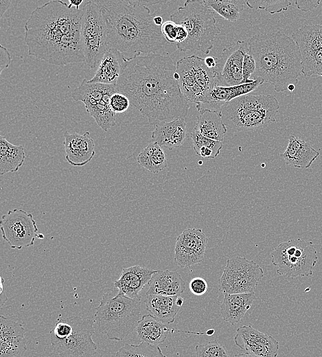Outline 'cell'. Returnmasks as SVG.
I'll list each match as a JSON object with an SVG mask.
<instances>
[{
    "instance_id": "8d00e7d4",
    "label": "cell",
    "mask_w": 322,
    "mask_h": 357,
    "mask_svg": "<svg viewBox=\"0 0 322 357\" xmlns=\"http://www.w3.org/2000/svg\"><path fill=\"white\" fill-rule=\"evenodd\" d=\"M196 357H230L225 347L213 340L195 347Z\"/></svg>"
},
{
    "instance_id": "5b68a950",
    "label": "cell",
    "mask_w": 322,
    "mask_h": 357,
    "mask_svg": "<svg viewBox=\"0 0 322 357\" xmlns=\"http://www.w3.org/2000/svg\"><path fill=\"white\" fill-rule=\"evenodd\" d=\"M214 13L204 0H187L170 14V21L183 25L188 34L185 41L176 44L179 51H200L205 54L210 52L214 41L220 32Z\"/></svg>"
},
{
    "instance_id": "e0dca14e",
    "label": "cell",
    "mask_w": 322,
    "mask_h": 357,
    "mask_svg": "<svg viewBox=\"0 0 322 357\" xmlns=\"http://www.w3.org/2000/svg\"><path fill=\"white\" fill-rule=\"evenodd\" d=\"M23 325L0 316V357H21L27 349Z\"/></svg>"
},
{
    "instance_id": "44dd1931",
    "label": "cell",
    "mask_w": 322,
    "mask_h": 357,
    "mask_svg": "<svg viewBox=\"0 0 322 357\" xmlns=\"http://www.w3.org/2000/svg\"><path fill=\"white\" fill-rule=\"evenodd\" d=\"M319 156L308 142L293 135L290 136L288 143L281 157L288 165L297 168H309Z\"/></svg>"
},
{
    "instance_id": "d4e9b609",
    "label": "cell",
    "mask_w": 322,
    "mask_h": 357,
    "mask_svg": "<svg viewBox=\"0 0 322 357\" xmlns=\"http://www.w3.org/2000/svg\"><path fill=\"white\" fill-rule=\"evenodd\" d=\"M178 296L147 295L144 301L146 310L159 322L169 325L172 323L181 307L176 304Z\"/></svg>"
},
{
    "instance_id": "e575fe53",
    "label": "cell",
    "mask_w": 322,
    "mask_h": 357,
    "mask_svg": "<svg viewBox=\"0 0 322 357\" xmlns=\"http://www.w3.org/2000/svg\"><path fill=\"white\" fill-rule=\"evenodd\" d=\"M301 57L302 74L306 77L322 76V47L301 55Z\"/></svg>"
},
{
    "instance_id": "ffe728a7",
    "label": "cell",
    "mask_w": 322,
    "mask_h": 357,
    "mask_svg": "<svg viewBox=\"0 0 322 357\" xmlns=\"http://www.w3.org/2000/svg\"><path fill=\"white\" fill-rule=\"evenodd\" d=\"M126 64V58L115 49L107 48L90 82L116 85Z\"/></svg>"
},
{
    "instance_id": "ac0fdd59",
    "label": "cell",
    "mask_w": 322,
    "mask_h": 357,
    "mask_svg": "<svg viewBox=\"0 0 322 357\" xmlns=\"http://www.w3.org/2000/svg\"><path fill=\"white\" fill-rule=\"evenodd\" d=\"M65 159L73 166H83L87 164L95 155V143L89 131L83 135L78 133H64L63 141Z\"/></svg>"
},
{
    "instance_id": "7a4b0ae2",
    "label": "cell",
    "mask_w": 322,
    "mask_h": 357,
    "mask_svg": "<svg viewBox=\"0 0 322 357\" xmlns=\"http://www.w3.org/2000/svg\"><path fill=\"white\" fill-rule=\"evenodd\" d=\"M83 10L60 0L36 7L25 24L29 56L56 66L85 62L81 45Z\"/></svg>"
},
{
    "instance_id": "b9f144b4",
    "label": "cell",
    "mask_w": 322,
    "mask_h": 357,
    "mask_svg": "<svg viewBox=\"0 0 322 357\" xmlns=\"http://www.w3.org/2000/svg\"><path fill=\"white\" fill-rule=\"evenodd\" d=\"M189 287L192 294L200 296L207 292L208 285L203 278L198 277L190 281Z\"/></svg>"
},
{
    "instance_id": "4dcf8cb0",
    "label": "cell",
    "mask_w": 322,
    "mask_h": 357,
    "mask_svg": "<svg viewBox=\"0 0 322 357\" xmlns=\"http://www.w3.org/2000/svg\"><path fill=\"white\" fill-rule=\"evenodd\" d=\"M300 55L322 47V25H306L292 34Z\"/></svg>"
},
{
    "instance_id": "f1b7e54d",
    "label": "cell",
    "mask_w": 322,
    "mask_h": 357,
    "mask_svg": "<svg viewBox=\"0 0 322 357\" xmlns=\"http://www.w3.org/2000/svg\"><path fill=\"white\" fill-rule=\"evenodd\" d=\"M263 83L262 80L257 79L252 82L232 87H222L216 84L211 89L207 102L205 103L213 102L225 104L235 98L247 95Z\"/></svg>"
},
{
    "instance_id": "11a10c76",
    "label": "cell",
    "mask_w": 322,
    "mask_h": 357,
    "mask_svg": "<svg viewBox=\"0 0 322 357\" xmlns=\"http://www.w3.org/2000/svg\"><path fill=\"white\" fill-rule=\"evenodd\" d=\"M37 238H41V239H43V238H44V235H43V234H39V233H38Z\"/></svg>"
},
{
    "instance_id": "7dc6e473",
    "label": "cell",
    "mask_w": 322,
    "mask_h": 357,
    "mask_svg": "<svg viewBox=\"0 0 322 357\" xmlns=\"http://www.w3.org/2000/svg\"><path fill=\"white\" fill-rule=\"evenodd\" d=\"M3 282H4V279L2 277H1V293H0L1 307H2L3 306V304L8 300V298L5 295V291L3 290Z\"/></svg>"
},
{
    "instance_id": "f35d334b",
    "label": "cell",
    "mask_w": 322,
    "mask_h": 357,
    "mask_svg": "<svg viewBox=\"0 0 322 357\" xmlns=\"http://www.w3.org/2000/svg\"><path fill=\"white\" fill-rule=\"evenodd\" d=\"M130 104L129 99L124 94L117 92L112 95L110 100V106L115 113H122L126 111Z\"/></svg>"
},
{
    "instance_id": "681fc988",
    "label": "cell",
    "mask_w": 322,
    "mask_h": 357,
    "mask_svg": "<svg viewBox=\"0 0 322 357\" xmlns=\"http://www.w3.org/2000/svg\"><path fill=\"white\" fill-rule=\"evenodd\" d=\"M154 23L156 25L161 27L163 23H164L163 21V18L161 16H154Z\"/></svg>"
},
{
    "instance_id": "d590c367",
    "label": "cell",
    "mask_w": 322,
    "mask_h": 357,
    "mask_svg": "<svg viewBox=\"0 0 322 357\" xmlns=\"http://www.w3.org/2000/svg\"><path fill=\"white\" fill-rule=\"evenodd\" d=\"M248 8L255 10H264L271 14L279 13L288 10L291 5L290 1H248L246 2Z\"/></svg>"
},
{
    "instance_id": "4fadbf2b",
    "label": "cell",
    "mask_w": 322,
    "mask_h": 357,
    "mask_svg": "<svg viewBox=\"0 0 322 357\" xmlns=\"http://www.w3.org/2000/svg\"><path fill=\"white\" fill-rule=\"evenodd\" d=\"M1 230L3 240L12 249L33 246L38 237V227L32 213L14 208L1 217Z\"/></svg>"
},
{
    "instance_id": "f546056e",
    "label": "cell",
    "mask_w": 322,
    "mask_h": 357,
    "mask_svg": "<svg viewBox=\"0 0 322 357\" xmlns=\"http://www.w3.org/2000/svg\"><path fill=\"white\" fill-rule=\"evenodd\" d=\"M118 92L116 85L90 82L86 78L71 93V97L83 103L111 96Z\"/></svg>"
},
{
    "instance_id": "4316f807",
    "label": "cell",
    "mask_w": 322,
    "mask_h": 357,
    "mask_svg": "<svg viewBox=\"0 0 322 357\" xmlns=\"http://www.w3.org/2000/svg\"><path fill=\"white\" fill-rule=\"evenodd\" d=\"M136 332L141 342L153 345L163 343L170 332L176 330L170 329L159 322L150 314L143 315L138 322Z\"/></svg>"
},
{
    "instance_id": "ee69618b",
    "label": "cell",
    "mask_w": 322,
    "mask_h": 357,
    "mask_svg": "<svg viewBox=\"0 0 322 357\" xmlns=\"http://www.w3.org/2000/svg\"><path fill=\"white\" fill-rule=\"evenodd\" d=\"M295 5L297 8L303 12H307L309 10H312V9L317 7L321 3L320 0L315 1H301L297 0L295 1Z\"/></svg>"
},
{
    "instance_id": "816d5d0a",
    "label": "cell",
    "mask_w": 322,
    "mask_h": 357,
    "mask_svg": "<svg viewBox=\"0 0 322 357\" xmlns=\"http://www.w3.org/2000/svg\"><path fill=\"white\" fill-rule=\"evenodd\" d=\"M183 303V299L182 297H181L180 296H178V297L176 299V304L179 306L181 307Z\"/></svg>"
},
{
    "instance_id": "d6a6232c",
    "label": "cell",
    "mask_w": 322,
    "mask_h": 357,
    "mask_svg": "<svg viewBox=\"0 0 322 357\" xmlns=\"http://www.w3.org/2000/svg\"><path fill=\"white\" fill-rule=\"evenodd\" d=\"M214 12L229 22L238 21L241 12L248 7L247 0H204Z\"/></svg>"
},
{
    "instance_id": "60d3db41",
    "label": "cell",
    "mask_w": 322,
    "mask_h": 357,
    "mask_svg": "<svg viewBox=\"0 0 322 357\" xmlns=\"http://www.w3.org/2000/svg\"><path fill=\"white\" fill-rule=\"evenodd\" d=\"M162 34L168 43H176L177 37L178 25L172 21H168L161 27Z\"/></svg>"
},
{
    "instance_id": "7402d4cb",
    "label": "cell",
    "mask_w": 322,
    "mask_h": 357,
    "mask_svg": "<svg viewBox=\"0 0 322 357\" xmlns=\"http://www.w3.org/2000/svg\"><path fill=\"white\" fill-rule=\"evenodd\" d=\"M186 136V122L183 118L163 122L155 125L152 139L161 147L169 149L182 146Z\"/></svg>"
},
{
    "instance_id": "f5cc1de1",
    "label": "cell",
    "mask_w": 322,
    "mask_h": 357,
    "mask_svg": "<svg viewBox=\"0 0 322 357\" xmlns=\"http://www.w3.org/2000/svg\"><path fill=\"white\" fill-rule=\"evenodd\" d=\"M295 89V84H290L288 87V90L289 91H293Z\"/></svg>"
},
{
    "instance_id": "836d02e7",
    "label": "cell",
    "mask_w": 322,
    "mask_h": 357,
    "mask_svg": "<svg viewBox=\"0 0 322 357\" xmlns=\"http://www.w3.org/2000/svg\"><path fill=\"white\" fill-rule=\"evenodd\" d=\"M115 357H166L158 345L144 342L139 344H125L115 354Z\"/></svg>"
},
{
    "instance_id": "52a82bcc",
    "label": "cell",
    "mask_w": 322,
    "mask_h": 357,
    "mask_svg": "<svg viewBox=\"0 0 322 357\" xmlns=\"http://www.w3.org/2000/svg\"><path fill=\"white\" fill-rule=\"evenodd\" d=\"M279 108L273 95H244L226 102L221 108L222 119L233 132L248 131L275 122Z\"/></svg>"
},
{
    "instance_id": "30bf717a",
    "label": "cell",
    "mask_w": 322,
    "mask_h": 357,
    "mask_svg": "<svg viewBox=\"0 0 322 357\" xmlns=\"http://www.w3.org/2000/svg\"><path fill=\"white\" fill-rule=\"evenodd\" d=\"M178 84L188 103H205L212 87L218 84L214 69L209 68L205 58L192 55L176 62Z\"/></svg>"
},
{
    "instance_id": "ab89813d",
    "label": "cell",
    "mask_w": 322,
    "mask_h": 357,
    "mask_svg": "<svg viewBox=\"0 0 322 357\" xmlns=\"http://www.w3.org/2000/svg\"><path fill=\"white\" fill-rule=\"evenodd\" d=\"M255 70V62L249 50L244 54L242 65V84L252 82L251 76Z\"/></svg>"
},
{
    "instance_id": "5bb4252c",
    "label": "cell",
    "mask_w": 322,
    "mask_h": 357,
    "mask_svg": "<svg viewBox=\"0 0 322 357\" xmlns=\"http://www.w3.org/2000/svg\"><path fill=\"white\" fill-rule=\"evenodd\" d=\"M249 50L248 41H237L233 45L223 49L214 68L220 86L232 87L242 84L243 60Z\"/></svg>"
},
{
    "instance_id": "7bdbcfd3",
    "label": "cell",
    "mask_w": 322,
    "mask_h": 357,
    "mask_svg": "<svg viewBox=\"0 0 322 357\" xmlns=\"http://www.w3.org/2000/svg\"><path fill=\"white\" fill-rule=\"evenodd\" d=\"M11 55L7 48L2 45L0 46V74L7 69L11 63Z\"/></svg>"
},
{
    "instance_id": "f907efd6",
    "label": "cell",
    "mask_w": 322,
    "mask_h": 357,
    "mask_svg": "<svg viewBox=\"0 0 322 357\" xmlns=\"http://www.w3.org/2000/svg\"><path fill=\"white\" fill-rule=\"evenodd\" d=\"M234 357H256L249 352H241L236 354Z\"/></svg>"
},
{
    "instance_id": "8fae6325",
    "label": "cell",
    "mask_w": 322,
    "mask_h": 357,
    "mask_svg": "<svg viewBox=\"0 0 322 357\" xmlns=\"http://www.w3.org/2000/svg\"><path fill=\"white\" fill-rule=\"evenodd\" d=\"M82 8V48L87 66L95 69L98 67L108 48L107 28L101 10L95 1H84Z\"/></svg>"
},
{
    "instance_id": "7c38bea8",
    "label": "cell",
    "mask_w": 322,
    "mask_h": 357,
    "mask_svg": "<svg viewBox=\"0 0 322 357\" xmlns=\"http://www.w3.org/2000/svg\"><path fill=\"white\" fill-rule=\"evenodd\" d=\"M263 277V269L253 260L233 257L227 260L218 283L224 294L251 293Z\"/></svg>"
},
{
    "instance_id": "c3c4849f",
    "label": "cell",
    "mask_w": 322,
    "mask_h": 357,
    "mask_svg": "<svg viewBox=\"0 0 322 357\" xmlns=\"http://www.w3.org/2000/svg\"><path fill=\"white\" fill-rule=\"evenodd\" d=\"M84 1L83 0H80V1H78V0H74V1L69 0L68 5H69V6L70 8L74 7V8H76L77 9H80V6L82 3H84Z\"/></svg>"
},
{
    "instance_id": "9c48e42d",
    "label": "cell",
    "mask_w": 322,
    "mask_h": 357,
    "mask_svg": "<svg viewBox=\"0 0 322 357\" xmlns=\"http://www.w3.org/2000/svg\"><path fill=\"white\" fill-rule=\"evenodd\" d=\"M271 255L277 274L290 278L311 276L318 260L313 242L300 238L281 242Z\"/></svg>"
},
{
    "instance_id": "ba28073f",
    "label": "cell",
    "mask_w": 322,
    "mask_h": 357,
    "mask_svg": "<svg viewBox=\"0 0 322 357\" xmlns=\"http://www.w3.org/2000/svg\"><path fill=\"white\" fill-rule=\"evenodd\" d=\"M93 321L71 316L59 319L50 332L51 348L59 357H93L97 346L93 341Z\"/></svg>"
},
{
    "instance_id": "603a6c76",
    "label": "cell",
    "mask_w": 322,
    "mask_h": 357,
    "mask_svg": "<svg viewBox=\"0 0 322 357\" xmlns=\"http://www.w3.org/2000/svg\"><path fill=\"white\" fill-rule=\"evenodd\" d=\"M147 295L179 296L185 290V284L176 271L157 270L148 283Z\"/></svg>"
},
{
    "instance_id": "9a60e30c",
    "label": "cell",
    "mask_w": 322,
    "mask_h": 357,
    "mask_svg": "<svg viewBox=\"0 0 322 357\" xmlns=\"http://www.w3.org/2000/svg\"><path fill=\"white\" fill-rule=\"evenodd\" d=\"M208 238L200 229H185L176 238L174 261L181 268H188L203 261Z\"/></svg>"
},
{
    "instance_id": "1f68e13d",
    "label": "cell",
    "mask_w": 322,
    "mask_h": 357,
    "mask_svg": "<svg viewBox=\"0 0 322 357\" xmlns=\"http://www.w3.org/2000/svg\"><path fill=\"white\" fill-rule=\"evenodd\" d=\"M137 163L153 174H157L167 167L165 154L156 142L149 143L137 157Z\"/></svg>"
},
{
    "instance_id": "2e32d148",
    "label": "cell",
    "mask_w": 322,
    "mask_h": 357,
    "mask_svg": "<svg viewBox=\"0 0 322 357\" xmlns=\"http://www.w3.org/2000/svg\"><path fill=\"white\" fill-rule=\"evenodd\" d=\"M235 344L240 349L256 357H277L279 343L272 336L254 329L251 325H242L236 330Z\"/></svg>"
},
{
    "instance_id": "83f0119b",
    "label": "cell",
    "mask_w": 322,
    "mask_h": 357,
    "mask_svg": "<svg viewBox=\"0 0 322 357\" xmlns=\"http://www.w3.org/2000/svg\"><path fill=\"white\" fill-rule=\"evenodd\" d=\"M25 159L24 148L9 142L0 136V174L14 172L23 165Z\"/></svg>"
},
{
    "instance_id": "3957f363",
    "label": "cell",
    "mask_w": 322,
    "mask_h": 357,
    "mask_svg": "<svg viewBox=\"0 0 322 357\" xmlns=\"http://www.w3.org/2000/svg\"><path fill=\"white\" fill-rule=\"evenodd\" d=\"M107 28L108 47L126 58L154 54L167 43L154 14L139 1L97 0Z\"/></svg>"
},
{
    "instance_id": "d6986e66",
    "label": "cell",
    "mask_w": 322,
    "mask_h": 357,
    "mask_svg": "<svg viewBox=\"0 0 322 357\" xmlns=\"http://www.w3.org/2000/svg\"><path fill=\"white\" fill-rule=\"evenodd\" d=\"M157 271L139 265L123 268L119 278L114 281V286L118 289V293L132 299L139 297V292Z\"/></svg>"
},
{
    "instance_id": "cb8c5ba5",
    "label": "cell",
    "mask_w": 322,
    "mask_h": 357,
    "mask_svg": "<svg viewBox=\"0 0 322 357\" xmlns=\"http://www.w3.org/2000/svg\"><path fill=\"white\" fill-rule=\"evenodd\" d=\"M220 313L225 321L235 325L239 323L251 307L255 292L224 294Z\"/></svg>"
},
{
    "instance_id": "277c9868",
    "label": "cell",
    "mask_w": 322,
    "mask_h": 357,
    "mask_svg": "<svg viewBox=\"0 0 322 357\" xmlns=\"http://www.w3.org/2000/svg\"><path fill=\"white\" fill-rule=\"evenodd\" d=\"M248 44L255 62L251 80L268 82L278 93L297 84L302 73L301 57L292 37L281 32L256 34Z\"/></svg>"
},
{
    "instance_id": "bcb514c9",
    "label": "cell",
    "mask_w": 322,
    "mask_h": 357,
    "mask_svg": "<svg viewBox=\"0 0 322 357\" xmlns=\"http://www.w3.org/2000/svg\"><path fill=\"white\" fill-rule=\"evenodd\" d=\"M218 58L214 56H207L205 58L206 65L211 69H214L217 64Z\"/></svg>"
},
{
    "instance_id": "db71d44e",
    "label": "cell",
    "mask_w": 322,
    "mask_h": 357,
    "mask_svg": "<svg viewBox=\"0 0 322 357\" xmlns=\"http://www.w3.org/2000/svg\"><path fill=\"white\" fill-rule=\"evenodd\" d=\"M214 329H210V330H207V331L206 332V334H207L208 336H211V335L214 334Z\"/></svg>"
},
{
    "instance_id": "74e56055",
    "label": "cell",
    "mask_w": 322,
    "mask_h": 357,
    "mask_svg": "<svg viewBox=\"0 0 322 357\" xmlns=\"http://www.w3.org/2000/svg\"><path fill=\"white\" fill-rule=\"evenodd\" d=\"M191 137L193 143L194 150L196 152L201 148H207L213 150L217 157L220 154V150L223 146L222 141H218L206 137L195 128H194L192 130Z\"/></svg>"
},
{
    "instance_id": "6da1fadb",
    "label": "cell",
    "mask_w": 322,
    "mask_h": 357,
    "mask_svg": "<svg viewBox=\"0 0 322 357\" xmlns=\"http://www.w3.org/2000/svg\"><path fill=\"white\" fill-rule=\"evenodd\" d=\"M176 71L168 55L136 56L126 58L116 86L150 125L185 119L189 105L174 78Z\"/></svg>"
},
{
    "instance_id": "8992f818",
    "label": "cell",
    "mask_w": 322,
    "mask_h": 357,
    "mask_svg": "<svg viewBox=\"0 0 322 357\" xmlns=\"http://www.w3.org/2000/svg\"><path fill=\"white\" fill-rule=\"evenodd\" d=\"M141 297L103 294L94 315L98 330L109 340L122 341L136 329L141 316Z\"/></svg>"
},
{
    "instance_id": "484cf974",
    "label": "cell",
    "mask_w": 322,
    "mask_h": 357,
    "mask_svg": "<svg viewBox=\"0 0 322 357\" xmlns=\"http://www.w3.org/2000/svg\"><path fill=\"white\" fill-rule=\"evenodd\" d=\"M198 112L194 128L206 137L222 141L227 130L223 123L221 112L209 109Z\"/></svg>"
},
{
    "instance_id": "f6af8a7d",
    "label": "cell",
    "mask_w": 322,
    "mask_h": 357,
    "mask_svg": "<svg viewBox=\"0 0 322 357\" xmlns=\"http://www.w3.org/2000/svg\"><path fill=\"white\" fill-rule=\"evenodd\" d=\"M12 2L9 0H0V18L3 17V14L10 8Z\"/></svg>"
}]
</instances>
